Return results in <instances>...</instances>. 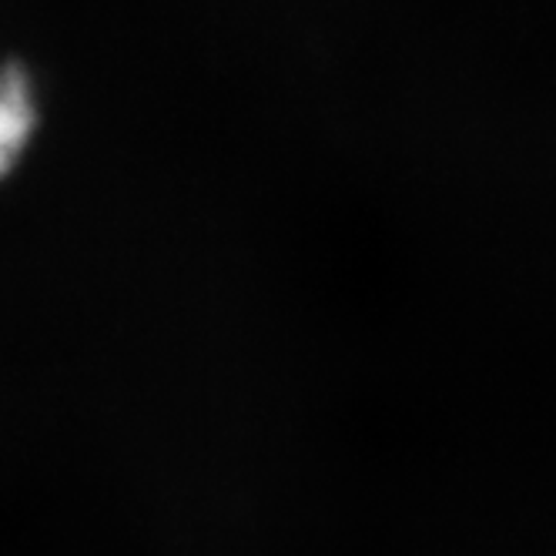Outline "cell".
<instances>
[{"mask_svg": "<svg viewBox=\"0 0 556 556\" xmlns=\"http://www.w3.org/2000/svg\"><path fill=\"white\" fill-rule=\"evenodd\" d=\"M37 122H41V104L34 81L21 67H0V181L21 165L37 135Z\"/></svg>", "mask_w": 556, "mask_h": 556, "instance_id": "6da1fadb", "label": "cell"}]
</instances>
